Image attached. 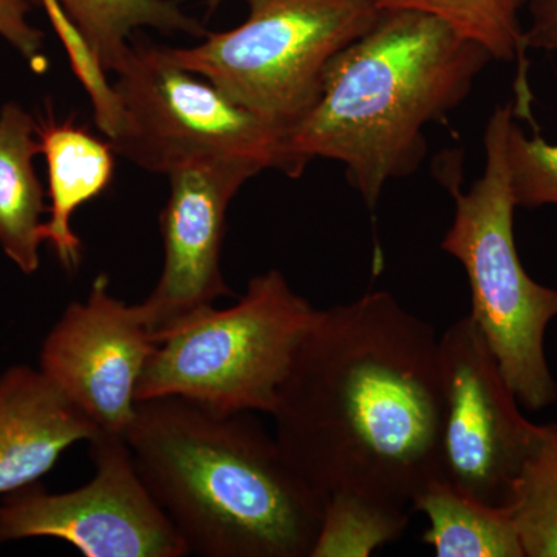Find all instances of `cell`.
I'll return each mask as SVG.
<instances>
[{
    "label": "cell",
    "mask_w": 557,
    "mask_h": 557,
    "mask_svg": "<svg viewBox=\"0 0 557 557\" xmlns=\"http://www.w3.org/2000/svg\"><path fill=\"white\" fill-rule=\"evenodd\" d=\"M515 104L500 106L485 131V171L468 193L461 190L457 161L443 164V185L456 214L442 248L463 265L471 292V317L496 358L519 405L530 410L557 401L545 336L557 318V288L527 273L515 237V211L507 163V137Z\"/></svg>",
    "instance_id": "4"
},
{
    "label": "cell",
    "mask_w": 557,
    "mask_h": 557,
    "mask_svg": "<svg viewBox=\"0 0 557 557\" xmlns=\"http://www.w3.org/2000/svg\"><path fill=\"white\" fill-rule=\"evenodd\" d=\"M98 429L40 370L13 366L0 375V500L38 483L64 450Z\"/></svg>",
    "instance_id": "12"
},
{
    "label": "cell",
    "mask_w": 557,
    "mask_h": 557,
    "mask_svg": "<svg viewBox=\"0 0 557 557\" xmlns=\"http://www.w3.org/2000/svg\"><path fill=\"white\" fill-rule=\"evenodd\" d=\"M412 509L426 516L423 542L438 557H525L507 508L482 504L443 480H432Z\"/></svg>",
    "instance_id": "15"
},
{
    "label": "cell",
    "mask_w": 557,
    "mask_h": 557,
    "mask_svg": "<svg viewBox=\"0 0 557 557\" xmlns=\"http://www.w3.org/2000/svg\"><path fill=\"white\" fill-rule=\"evenodd\" d=\"M380 9H410L448 22L465 38L480 44L493 60L520 61L519 109H530L531 95L523 72V28L519 11L525 0H376Z\"/></svg>",
    "instance_id": "17"
},
{
    "label": "cell",
    "mask_w": 557,
    "mask_h": 557,
    "mask_svg": "<svg viewBox=\"0 0 557 557\" xmlns=\"http://www.w3.org/2000/svg\"><path fill=\"white\" fill-rule=\"evenodd\" d=\"M116 153L157 174L197 161L244 159L289 177L285 132L172 60L168 47L134 44L115 72Z\"/></svg>",
    "instance_id": "7"
},
{
    "label": "cell",
    "mask_w": 557,
    "mask_h": 557,
    "mask_svg": "<svg viewBox=\"0 0 557 557\" xmlns=\"http://www.w3.org/2000/svg\"><path fill=\"white\" fill-rule=\"evenodd\" d=\"M530 27L523 30L525 49L557 50V0H528Z\"/></svg>",
    "instance_id": "22"
},
{
    "label": "cell",
    "mask_w": 557,
    "mask_h": 557,
    "mask_svg": "<svg viewBox=\"0 0 557 557\" xmlns=\"http://www.w3.org/2000/svg\"><path fill=\"white\" fill-rule=\"evenodd\" d=\"M95 474L87 485L53 494L38 483L0 500V544L49 537L86 557H183L185 542L139 478L126 440L90 442Z\"/></svg>",
    "instance_id": "9"
},
{
    "label": "cell",
    "mask_w": 557,
    "mask_h": 557,
    "mask_svg": "<svg viewBox=\"0 0 557 557\" xmlns=\"http://www.w3.org/2000/svg\"><path fill=\"white\" fill-rule=\"evenodd\" d=\"M317 311L281 271L252 277L234 306L209 307L159 336L137 401L180 397L219 413L271 416Z\"/></svg>",
    "instance_id": "5"
},
{
    "label": "cell",
    "mask_w": 557,
    "mask_h": 557,
    "mask_svg": "<svg viewBox=\"0 0 557 557\" xmlns=\"http://www.w3.org/2000/svg\"><path fill=\"white\" fill-rule=\"evenodd\" d=\"M38 138L49 171L50 219L42 225V239L53 248L61 265L73 271L81 262L73 215L109 188L116 152L109 139L95 137L73 119L58 123L49 116L39 124Z\"/></svg>",
    "instance_id": "13"
},
{
    "label": "cell",
    "mask_w": 557,
    "mask_h": 557,
    "mask_svg": "<svg viewBox=\"0 0 557 557\" xmlns=\"http://www.w3.org/2000/svg\"><path fill=\"white\" fill-rule=\"evenodd\" d=\"M223 0H209V5L211 7H218L220 3H222Z\"/></svg>",
    "instance_id": "23"
},
{
    "label": "cell",
    "mask_w": 557,
    "mask_h": 557,
    "mask_svg": "<svg viewBox=\"0 0 557 557\" xmlns=\"http://www.w3.org/2000/svg\"><path fill=\"white\" fill-rule=\"evenodd\" d=\"M409 520L410 511L405 509L344 494L329 497L311 557L369 556L381 545L398 541Z\"/></svg>",
    "instance_id": "19"
},
{
    "label": "cell",
    "mask_w": 557,
    "mask_h": 557,
    "mask_svg": "<svg viewBox=\"0 0 557 557\" xmlns=\"http://www.w3.org/2000/svg\"><path fill=\"white\" fill-rule=\"evenodd\" d=\"M271 417L285 457L322 496L412 512L440 479L435 329L387 292L318 310Z\"/></svg>",
    "instance_id": "1"
},
{
    "label": "cell",
    "mask_w": 557,
    "mask_h": 557,
    "mask_svg": "<svg viewBox=\"0 0 557 557\" xmlns=\"http://www.w3.org/2000/svg\"><path fill=\"white\" fill-rule=\"evenodd\" d=\"M507 163L518 208L557 207V145L539 135L528 137L512 121L507 137Z\"/></svg>",
    "instance_id": "20"
},
{
    "label": "cell",
    "mask_w": 557,
    "mask_h": 557,
    "mask_svg": "<svg viewBox=\"0 0 557 557\" xmlns=\"http://www.w3.org/2000/svg\"><path fill=\"white\" fill-rule=\"evenodd\" d=\"M237 27L207 33L172 60L285 132L313 109L336 54L372 28L376 0H245Z\"/></svg>",
    "instance_id": "6"
},
{
    "label": "cell",
    "mask_w": 557,
    "mask_h": 557,
    "mask_svg": "<svg viewBox=\"0 0 557 557\" xmlns=\"http://www.w3.org/2000/svg\"><path fill=\"white\" fill-rule=\"evenodd\" d=\"M40 5L44 0H28ZM89 44L101 67L115 73L139 28L186 33L203 38L207 30L172 0H53Z\"/></svg>",
    "instance_id": "16"
},
{
    "label": "cell",
    "mask_w": 557,
    "mask_h": 557,
    "mask_svg": "<svg viewBox=\"0 0 557 557\" xmlns=\"http://www.w3.org/2000/svg\"><path fill=\"white\" fill-rule=\"evenodd\" d=\"M30 2L28 0H0V36L9 40L35 72L47 69L42 57L44 35L32 27L27 20Z\"/></svg>",
    "instance_id": "21"
},
{
    "label": "cell",
    "mask_w": 557,
    "mask_h": 557,
    "mask_svg": "<svg viewBox=\"0 0 557 557\" xmlns=\"http://www.w3.org/2000/svg\"><path fill=\"white\" fill-rule=\"evenodd\" d=\"M508 511L525 557H557V423L544 424L512 490Z\"/></svg>",
    "instance_id": "18"
},
{
    "label": "cell",
    "mask_w": 557,
    "mask_h": 557,
    "mask_svg": "<svg viewBox=\"0 0 557 557\" xmlns=\"http://www.w3.org/2000/svg\"><path fill=\"white\" fill-rule=\"evenodd\" d=\"M262 171L255 161L214 159L168 174L170 199L160 214L163 271L152 293L138 304L157 339L214 307L215 300L233 296L222 273L226 212L242 186Z\"/></svg>",
    "instance_id": "11"
},
{
    "label": "cell",
    "mask_w": 557,
    "mask_h": 557,
    "mask_svg": "<svg viewBox=\"0 0 557 557\" xmlns=\"http://www.w3.org/2000/svg\"><path fill=\"white\" fill-rule=\"evenodd\" d=\"M490 61L434 14L381 9L372 28L333 58L317 104L285 135L289 177L314 159L339 161L375 207L391 180L420 166L424 127L461 104Z\"/></svg>",
    "instance_id": "3"
},
{
    "label": "cell",
    "mask_w": 557,
    "mask_h": 557,
    "mask_svg": "<svg viewBox=\"0 0 557 557\" xmlns=\"http://www.w3.org/2000/svg\"><path fill=\"white\" fill-rule=\"evenodd\" d=\"M440 479L482 504L508 509L544 424L522 416L469 314L440 336Z\"/></svg>",
    "instance_id": "8"
},
{
    "label": "cell",
    "mask_w": 557,
    "mask_h": 557,
    "mask_svg": "<svg viewBox=\"0 0 557 557\" xmlns=\"http://www.w3.org/2000/svg\"><path fill=\"white\" fill-rule=\"evenodd\" d=\"M157 338L137 306L109 292L106 274L72 302L40 348V372L84 413L98 435L126 440L137 387Z\"/></svg>",
    "instance_id": "10"
},
{
    "label": "cell",
    "mask_w": 557,
    "mask_h": 557,
    "mask_svg": "<svg viewBox=\"0 0 557 557\" xmlns=\"http://www.w3.org/2000/svg\"><path fill=\"white\" fill-rule=\"evenodd\" d=\"M126 443L189 555L311 557L327 498L251 412L141 399Z\"/></svg>",
    "instance_id": "2"
},
{
    "label": "cell",
    "mask_w": 557,
    "mask_h": 557,
    "mask_svg": "<svg viewBox=\"0 0 557 557\" xmlns=\"http://www.w3.org/2000/svg\"><path fill=\"white\" fill-rule=\"evenodd\" d=\"M38 124L16 102L0 110V247L25 274L39 269L42 244V185L33 159L40 153Z\"/></svg>",
    "instance_id": "14"
}]
</instances>
